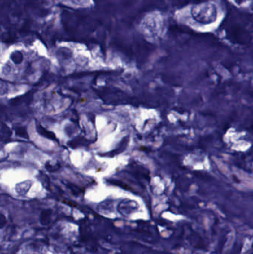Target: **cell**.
<instances>
[{"label":"cell","instance_id":"cell-10","mask_svg":"<svg viewBox=\"0 0 253 254\" xmlns=\"http://www.w3.org/2000/svg\"><path fill=\"white\" fill-rule=\"evenodd\" d=\"M245 0H235V2H237L238 4H241V3H242V2H244Z\"/></svg>","mask_w":253,"mask_h":254},{"label":"cell","instance_id":"cell-5","mask_svg":"<svg viewBox=\"0 0 253 254\" xmlns=\"http://www.w3.org/2000/svg\"><path fill=\"white\" fill-rule=\"evenodd\" d=\"M2 40L6 43L14 42L15 41V36L10 32H5L2 35Z\"/></svg>","mask_w":253,"mask_h":254},{"label":"cell","instance_id":"cell-7","mask_svg":"<svg viewBox=\"0 0 253 254\" xmlns=\"http://www.w3.org/2000/svg\"><path fill=\"white\" fill-rule=\"evenodd\" d=\"M204 0H172L174 4L176 5H181V6H183L185 4L189 2H196L199 3L203 2Z\"/></svg>","mask_w":253,"mask_h":254},{"label":"cell","instance_id":"cell-3","mask_svg":"<svg viewBox=\"0 0 253 254\" xmlns=\"http://www.w3.org/2000/svg\"><path fill=\"white\" fill-rule=\"evenodd\" d=\"M37 130L39 132V134H40L42 136L45 137V138L50 139V140H57L56 135H54L53 132H51V131H49L47 130L46 129H45V128L42 127V126L37 125Z\"/></svg>","mask_w":253,"mask_h":254},{"label":"cell","instance_id":"cell-9","mask_svg":"<svg viewBox=\"0 0 253 254\" xmlns=\"http://www.w3.org/2000/svg\"><path fill=\"white\" fill-rule=\"evenodd\" d=\"M73 2L78 5H84L89 2V0H72Z\"/></svg>","mask_w":253,"mask_h":254},{"label":"cell","instance_id":"cell-6","mask_svg":"<svg viewBox=\"0 0 253 254\" xmlns=\"http://www.w3.org/2000/svg\"><path fill=\"white\" fill-rule=\"evenodd\" d=\"M15 131H16V134L19 135L20 137H21V138H26V139H28L29 138L28 135L27 130H26V129L25 127H16V129H15Z\"/></svg>","mask_w":253,"mask_h":254},{"label":"cell","instance_id":"cell-8","mask_svg":"<svg viewBox=\"0 0 253 254\" xmlns=\"http://www.w3.org/2000/svg\"><path fill=\"white\" fill-rule=\"evenodd\" d=\"M7 224V219L5 215H3L2 212H0V229H2L5 227Z\"/></svg>","mask_w":253,"mask_h":254},{"label":"cell","instance_id":"cell-4","mask_svg":"<svg viewBox=\"0 0 253 254\" xmlns=\"http://www.w3.org/2000/svg\"><path fill=\"white\" fill-rule=\"evenodd\" d=\"M11 59L15 64H20L23 60V54L21 51H15L11 54Z\"/></svg>","mask_w":253,"mask_h":254},{"label":"cell","instance_id":"cell-1","mask_svg":"<svg viewBox=\"0 0 253 254\" xmlns=\"http://www.w3.org/2000/svg\"><path fill=\"white\" fill-rule=\"evenodd\" d=\"M192 14L193 18L199 23L209 25L216 21L217 9L215 4L200 2L192 7Z\"/></svg>","mask_w":253,"mask_h":254},{"label":"cell","instance_id":"cell-2","mask_svg":"<svg viewBox=\"0 0 253 254\" xmlns=\"http://www.w3.org/2000/svg\"><path fill=\"white\" fill-rule=\"evenodd\" d=\"M52 216V210L50 209H46L44 210L41 212L40 217H39V221L42 225H48L51 221Z\"/></svg>","mask_w":253,"mask_h":254}]
</instances>
